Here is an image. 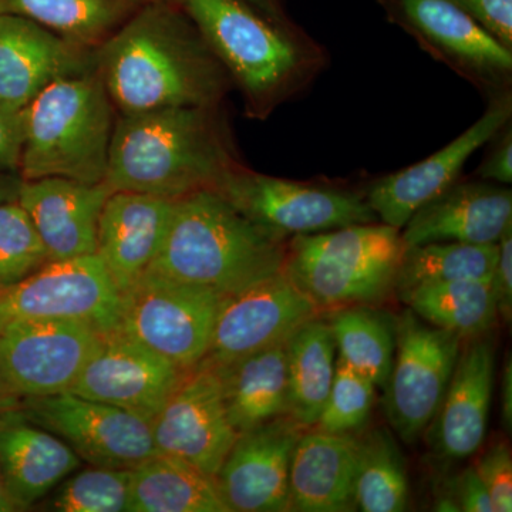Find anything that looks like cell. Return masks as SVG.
Here are the masks:
<instances>
[{"label": "cell", "mask_w": 512, "mask_h": 512, "mask_svg": "<svg viewBox=\"0 0 512 512\" xmlns=\"http://www.w3.org/2000/svg\"><path fill=\"white\" fill-rule=\"evenodd\" d=\"M218 107H178L120 114L104 184L111 191L180 200L212 190L237 164Z\"/></svg>", "instance_id": "7a4b0ae2"}, {"label": "cell", "mask_w": 512, "mask_h": 512, "mask_svg": "<svg viewBox=\"0 0 512 512\" xmlns=\"http://www.w3.org/2000/svg\"><path fill=\"white\" fill-rule=\"evenodd\" d=\"M22 400L9 389L2 373H0V413L8 412V410L19 409Z\"/></svg>", "instance_id": "bcb514c9"}, {"label": "cell", "mask_w": 512, "mask_h": 512, "mask_svg": "<svg viewBox=\"0 0 512 512\" xmlns=\"http://www.w3.org/2000/svg\"><path fill=\"white\" fill-rule=\"evenodd\" d=\"M501 421L508 434L512 430V360L511 355L505 356L503 380H501Z\"/></svg>", "instance_id": "7bdbcfd3"}, {"label": "cell", "mask_w": 512, "mask_h": 512, "mask_svg": "<svg viewBox=\"0 0 512 512\" xmlns=\"http://www.w3.org/2000/svg\"><path fill=\"white\" fill-rule=\"evenodd\" d=\"M150 0H0V15L22 16L74 45L97 50Z\"/></svg>", "instance_id": "83f0119b"}, {"label": "cell", "mask_w": 512, "mask_h": 512, "mask_svg": "<svg viewBox=\"0 0 512 512\" xmlns=\"http://www.w3.org/2000/svg\"><path fill=\"white\" fill-rule=\"evenodd\" d=\"M511 114V93L505 90L494 94L480 120L446 147L370 185L365 198L379 221L402 231L414 212L458 181L468 158L510 123Z\"/></svg>", "instance_id": "2e32d148"}, {"label": "cell", "mask_w": 512, "mask_h": 512, "mask_svg": "<svg viewBox=\"0 0 512 512\" xmlns=\"http://www.w3.org/2000/svg\"><path fill=\"white\" fill-rule=\"evenodd\" d=\"M512 227L511 188L490 181H456L414 212L402 228L406 247L430 242L498 244Z\"/></svg>", "instance_id": "7402d4cb"}, {"label": "cell", "mask_w": 512, "mask_h": 512, "mask_svg": "<svg viewBox=\"0 0 512 512\" xmlns=\"http://www.w3.org/2000/svg\"><path fill=\"white\" fill-rule=\"evenodd\" d=\"M222 295L146 272L121 293L117 332L184 370L200 365L210 348Z\"/></svg>", "instance_id": "ba28073f"}, {"label": "cell", "mask_w": 512, "mask_h": 512, "mask_svg": "<svg viewBox=\"0 0 512 512\" xmlns=\"http://www.w3.org/2000/svg\"><path fill=\"white\" fill-rule=\"evenodd\" d=\"M244 96L252 119H266L302 92L325 64L322 47L244 0H178Z\"/></svg>", "instance_id": "277c9868"}, {"label": "cell", "mask_w": 512, "mask_h": 512, "mask_svg": "<svg viewBox=\"0 0 512 512\" xmlns=\"http://www.w3.org/2000/svg\"><path fill=\"white\" fill-rule=\"evenodd\" d=\"M406 22L441 60L495 94L512 74V50L451 0H399Z\"/></svg>", "instance_id": "ffe728a7"}, {"label": "cell", "mask_w": 512, "mask_h": 512, "mask_svg": "<svg viewBox=\"0 0 512 512\" xmlns=\"http://www.w3.org/2000/svg\"><path fill=\"white\" fill-rule=\"evenodd\" d=\"M188 372L113 330L106 333L69 393L119 407L150 424Z\"/></svg>", "instance_id": "9a60e30c"}, {"label": "cell", "mask_w": 512, "mask_h": 512, "mask_svg": "<svg viewBox=\"0 0 512 512\" xmlns=\"http://www.w3.org/2000/svg\"><path fill=\"white\" fill-rule=\"evenodd\" d=\"M289 239L242 215L214 190L175 200L147 272L231 295L281 271Z\"/></svg>", "instance_id": "3957f363"}, {"label": "cell", "mask_w": 512, "mask_h": 512, "mask_svg": "<svg viewBox=\"0 0 512 512\" xmlns=\"http://www.w3.org/2000/svg\"><path fill=\"white\" fill-rule=\"evenodd\" d=\"M22 177L18 173H0V204L18 200Z\"/></svg>", "instance_id": "f6af8a7d"}, {"label": "cell", "mask_w": 512, "mask_h": 512, "mask_svg": "<svg viewBox=\"0 0 512 512\" xmlns=\"http://www.w3.org/2000/svg\"><path fill=\"white\" fill-rule=\"evenodd\" d=\"M23 146V113L0 104V173H18Z\"/></svg>", "instance_id": "ab89813d"}, {"label": "cell", "mask_w": 512, "mask_h": 512, "mask_svg": "<svg viewBox=\"0 0 512 512\" xmlns=\"http://www.w3.org/2000/svg\"><path fill=\"white\" fill-rule=\"evenodd\" d=\"M463 340L409 308L396 316V350L383 386L384 416L407 444L420 439L439 409Z\"/></svg>", "instance_id": "9c48e42d"}, {"label": "cell", "mask_w": 512, "mask_h": 512, "mask_svg": "<svg viewBox=\"0 0 512 512\" xmlns=\"http://www.w3.org/2000/svg\"><path fill=\"white\" fill-rule=\"evenodd\" d=\"M20 409L89 466L133 470L158 456L150 424L119 407L67 392L23 399Z\"/></svg>", "instance_id": "7c38bea8"}, {"label": "cell", "mask_w": 512, "mask_h": 512, "mask_svg": "<svg viewBox=\"0 0 512 512\" xmlns=\"http://www.w3.org/2000/svg\"><path fill=\"white\" fill-rule=\"evenodd\" d=\"M498 245L430 242L406 247L394 281L400 295L419 286L493 278Z\"/></svg>", "instance_id": "d6a6232c"}, {"label": "cell", "mask_w": 512, "mask_h": 512, "mask_svg": "<svg viewBox=\"0 0 512 512\" xmlns=\"http://www.w3.org/2000/svg\"><path fill=\"white\" fill-rule=\"evenodd\" d=\"M450 494L456 500L458 511L494 512L493 501L474 466L461 471L450 484Z\"/></svg>", "instance_id": "60d3db41"}, {"label": "cell", "mask_w": 512, "mask_h": 512, "mask_svg": "<svg viewBox=\"0 0 512 512\" xmlns=\"http://www.w3.org/2000/svg\"><path fill=\"white\" fill-rule=\"evenodd\" d=\"M16 511L15 507H13L12 503H10L8 495L5 493V488H3L2 481H0V512H10Z\"/></svg>", "instance_id": "7dc6e473"}, {"label": "cell", "mask_w": 512, "mask_h": 512, "mask_svg": "<svg viewBox=\"0 0 512 512\" xmlns=\"http://www.w3.org/2000/svg\"><path fill=\"white\" fill-rule=\"evenodd\" d=\"M497 143L491 148L477 174L481 180L501 185L512 183V130L510 124L498 131Z\"/></svg>", "instance_id": "b9f144b4"}, {"label": "cell", "mask_w": 512, "mask_h": 512, "mask_svg": "<svg viewBox=\"0 0 512 512\" xmlns=\"http://www.w3.org/2000/svg\"><path fill=\"white\" fill-rule=\"evenodd\" d=\"M22 113V180L104 183L117 111L97 66L50 84Z\"/></svg>", "instance_id": "5b68a950"}, {"label": "cell", "mask_w": 512, "mask_h": 512, "mask_svg": "<svg viewBox=\"0 0 512 512\" xmlns=\"http://www.w3.org/2000/svg\"><path fill=\"white\" fill-rule=\"evenodd\" d=\"M355 436L303 431L289 468V511H356Z\"/></svg>", "instance_id": "d4e9b609"}, {"label": "cell", "mask_w": 512, "mask_h": 512, "mask_svg": "<svg viewBox=\"0 0 512 512\" xmlns=\"http://www.w3.org/2000/svg\"><path fill=\"white\" fill-rule=\"evenodd\" d=\"M82 466L79 456L22 409L0 413V481L16 511L30 510Z\"/></svg>", "instance_id": "cb8c5ba5"}, {"label": "cell", "mask_w": 512, "mask_h": 512, "mask_svg": "<svg viewBox=\"0 0 512 512\" xmlns=\"http://www.w3.org/2000/svg\"><path fill=\"white\" fill-rule=\"evenodd\" d=\"M319 309L285 272L222 296L210 348L200 363L220 367L291 338Z\"/></svg>", "instance_id": "4fadbf2b"}, {"label": "cell", "mask_w": 512, "mask_h": 512, "mask_svg": "<svg viewBox=\"0 0 512 512\" xmlns=\"http://www.w3.org/2000/svg\"><path fill=\"white\" fill-rule=\"evenodd\" d=\"M104 336L83 320L13 323L0 332V373L20 400L67 393Z\"/></svg>", "instance_id": "8fae6325"}, {"label": "cell", "mask_w": 512, "mask_h": 512, "mask_svg": "<svg viewBox=\"0 0 512 512\" xmlns=\"http://www.w3.org/2000/svg\"><path fill=\"white\" fill-rule=\"evenodd\" d=\"M353 498L362 512H402L409 505V477L392 431L376 427L355 436Z\"/></svg>", "instance_id": "1f68e13d"}, {"label": "cell", "mask_w": 512, "mask_h": 512, "mask_svg": "<svg viewBox=\"0 0 512 512\" xmlns=\"http://www.w3.org/2000/svg\"><path fill=\"white\" fill-rule=\"evenodd\" d=\"M397 296L419 318L461 340L488 335L497 325L493 278L419 286Z\"/></svg>", "instance_id": "f546056e"}, {"label": "cell", "mask_w": 512, "mask_h": 512, "mask_svg": "<svg viewBox=\"0 0 512 512\" xmlns=\"http://www.w3.org/2000/svg\"><path fill=\"white\" fill-rule=\"evenodd\" d=\"M174 201L138 192H111L101 211L96 255L124 293L136 285L163 245Z\"/></svg>", "instance_id": "603a6c76"}, {"label": "cell", "mask_w": 512, "mask_h": 512, "mask_svg": "<svg viewBox=\"0 0 512 512\" xmlns=\"http://www.w3.org/2000/svg\"><path fill=\"white\" fill-rule=\"evenodd\" d=\"M512 50V0H451Z\"/></svg>", "instance_id": "74e56055"}, {"label": "cell", "mask_w": 512, "mask_h": 512, "mask_svg": "<svg viewBox=\"0 0 512 512\" xmlns=\"http://www.w3.org/2000/svg\"><path fill=\"white\" fill-rule=\"evenodd\" d=\"M212 369L220 379L228 420L237 434L288 414L286 342Z\"/></svg>", "instance_id": "484cf974"}, {"label": "cell", "mask_w": 512, "mask_h": 512, "mask_svg": "<svg viewBox=\"0 0 512 512\" xmlns=\"http://www.w3.org/2000/svg\"><path fill=\"white\" fill-rule=\"evenodd\" d=\"M406 245L383 222L289 238L282 271L319 309L379 305L394 292Z\"/></svg>", "instance_id": "8992f818"}, {"label": "cell", "mask_w": 512, "mask_h": 512, "mask_svg": "<svg viewBox=\"0 0 512 512\" xmlns=\"http://www.w3.org/2000/svg\"><path fill=\"white\" fill-rule=\"evenodd\" d=\"M498 258L493 272V289L498 318L505 325L512 319V227L498 241Z\"/></svg>", "instance_id": "f35d334b"}, {"label": "cell", "mask_w": 512, "mask_h": 512, "mask_svg": "<svg viewBox=\"0 0 512 512\" xmlns=\"http://www.w3.org/2000/svg\"><path fill=\"white\" fill-rule=\"evenodd\" d=\"M474 468L490 494L494 512H511L512 458L508 444L498 441L488 447L483 456L478 458Z\"/></svg>", "instance_id": "8d00e7d4"}, {"label": "cell", "mask_w": 512, "mask_h": 512, "mask_svg": "<svg viewBox=\"0 0 512 512\" xmlns=\"http://www.w3.org/2000/svg\"><path fill=\"white\" fill-rule=\"evenodd\" d=\"M495 380V345L488 335L463 340L453 376L426 440L444 460L476 454L487 436Z\"/></svg>", "instance_id": "d6986e66"}, {"label": "cell", "mask_w": 512, "mask_h": 512, "mask_svg": "<svg viewBox=\"0 0 512 512\" xmlns=\"http://www.w3.org/2000/svg\"><path fill=\"white\" fill-rule=\"evenodd\" d=\"M328 323L340 362L383 389L396 350V316L352 305L336 309Z\"/></svg>", "instance_id": "4dcf8cb0"}, {"label": "cell", "mask_w": 512, "mask_h": 512, "mask_svg": "<svg viewBox=\"0 0 512 512\" xmlns=\"http://www.w3.org/2000/svg\"><path fill=\"white\" fill-rule=\"evenodd\" d=\"M46 500V511L127 512L130 470L89 466L70 474Z\"/></svg>", "instance_id": "836d02e7"}, {"label": "cell", "mask_w": 512, "mask_h": 512, "mask_svg": "<svg viewBox=\"0 0 512 512\" xmlns=\"http://www.w3.org/2000/svg\"><path fill=\"white\" fill-rule=\"evenodd\" d=\"M249 6L261 12L279 25L286 26V28H293L291 22L286 19L284 9H282L281 0H244Z\"/></svg>", "instance_id": "ee69618b"}, {"label": "cell", "mask_w": 512, "mask_h": 512, "mask_svg": "<svg viewBox=\"0 0 512 512\" xmlns=\"http://www.w3.org/2000/svg\"><path fill=\"white\" fill-rule=\"evenodd\" d=\"M121 293L99 256L50 261L22 281L0 288V332L26 320L74 319L113 332Z\"/></svg>", "instance_id": "30bf717a"}, {"label": "cell", "mask_w": 512, "mask_h": 512, "mask_svg": "<svg viewBox=\"0 0 512 512\" xmlns=\"http://www.w3.org/2000/svg\"><path fill=\"white\" fill-rule=\"evenodd\" d=\"M288 416L315 427L336 373V346L328 320L313 318L286 340Z\"/></svg>", "instance_id": "f1b7e54d"}, {"label": "cell", "mask_w": 512, "mask_h": 512, "mask_svg": "<svg viewBox=\"0 0 512 512\" xmlns=\"http://www.w3.org/2000/svg\"><path fill=\"white\" fill-rule=\"evenodd\" d=\"M120 114L218 107L231 77L183 9L150 0L96 50Z\"/></svg>", "instance_id": "6da1fadb"}, {"label": "cell", "mask_w": 512, "mask_h": 512, "mask_svg": "<svg viewBox=\"0 0 512 512\" xmlns=\"http://www.w3.org/2000/svg\"><path fill=\"white\" fill-rule=\"evenodd\" d=\"M50 262L42 239L18 200L0 204V288L16 284Z\"/></svg>", "instance_id": "d590c367"}, {"label": "cell", "mask_w": 512, "mask_h": 512, "mask_svg": "<svg viewBox=\"0 0 512 512\" xmlns=\"http://www.w3.org/2000/svg\"><path fill=\"white\" fill-rule=\"evenodd\" d=\"M150 427L158 454L212 477L238 437L228 420L217 372L204 363L185 375Z\"/></svg>", "instance_id": "5bb4252c"}, {"label": "cell", "mask_w": 512, "mask_h": 512, "mask_svg": "<svg viewBox=\"0 0 512 512\" xmlns=\"http://www.w3.org/2000/svg\"><path fill=\"white\" fill-rule=\"evenodd\" d=\"M96 50L74 45L33 20L0 15V104L22 111L57 80L90 72Z\"/></svg>", "instance_id": "ac0fdd59"}, {"label": "cell", "mask_w": 512, "mask_h": 512, "mask_svg": "<svg viewBox=\"0 0 512 512\" xmlns=\"http://www.w3.org/2000/svg\"><path fill=\"white\" fill-rule=\"evenodd\" d=\"M106 184L69 178L22 181L18 202L28 212L50 261L96 255L97 228L111 194Z\"/></svg>", "instance_id": "44dd1931"}, {"label": "cell", "mask_w": 512, "mask_h": 512, "mask_svg": "<svg viewBox=\"0 0 512 512\" xmlns=\"http://www.w3.org/2000/svg\"><path fill=\"white\" fill-rule=\"evenodd\" d=\"M128 512H231L215 477L158 456L130 470Z\"/></svg>", "instance_id": "4316f807"}, {"label": "cell", "mask_w": 512, "mask_h": 512, "mask_svg": "<svg viewBox=\"0 0 512 512\" xmlns=\"http://www.w3.org/2000/svg\"><path fill=\"white\" fill-rule=\"evenodd\" d=\"M376 386L365 376L336 360L328 399L316 421V430L323 433L356 436L365 429L375 404Z\"/></svg>", "instance_id": "e575fe53"}, {"label": "cell", "mask_w": 512, "mask_h": 512, "mask_svg": "<svg viewBox=\"0 0 512 512\" xmlns=\"http://www.w3.org/2000/svg\"><path fill=\"white\" fill-rule=\"evenodd\" d=\"M212 190L248 220L286 239L379 222L355 191L271 177L241 163L232 165Z\"/></svg>", "instance_id": "52a82bcc"}, {"label": "cell", "mask_w": 512, "mask_h": 512, "mask_svg": "<svg viewBox=\"0 0 512 512\" xmlns=\"http://www.w3.org/2000/svg\"><path fill=\"white\" fill-rule=\"evenodd\" d=\"M305 430L286 414L238 434L215 476L229 511H289V468Z\"/></svg>", "instance_id": "e0dca14e"}]
</instances>
